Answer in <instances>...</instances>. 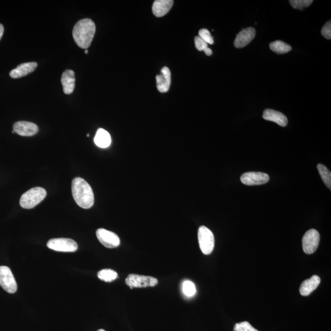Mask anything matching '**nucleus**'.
<instances>
[{"label":"nucleus","instance_id":"nucleus-1","mask_svg":"<svg viewBox=\"0 0 331 331\" xmlns=\"http://www.w3.org/2000/svg\"><path fill=\"white\" fill-rule=\"evenodd\" d=\"M96 26L92 20L84 19L78 21L74 27V40L80 48L86 49L90 46L95 36Z\"/></svg>","mask_w":331,"mask_h":331},{"label":"nucleus","instance_id":"nucleus-2","mask_svg":"<svg viewBox=\"0 0 331 331\" xmlns=\"http://www.w3.org/2000/svg\"><path fill=\"white\" fill-rule=\"evenodd\" d=\"M71 188L74 199L79 206L88 209L93 206L94 194L87 182L81 177L75 178Z\"/></svg>","mask_w":331,"mask_h":331},{"label":"nucleus","instance_id":"nucleus-3","mask_svg":"<svg viewBox=\"0 0 331 331\" xmlns=\"http://www.w3.org/2000/svg\"><path fill=\"white\" fill-rule=\"evenodd\" d=\"M46 195L47 192L43 188H33L22 195L20 205L24 209H33L43 201Z\"/></svg>","mask_w":331,"mask_h":331},{"label":"nucleus","instance_id":"nucleus-4","mask_svg":"<svg viewBox=\"0 0 331 331\" xmlns=\"http://www.w3.org/2000/svg\"><path fill=\"white\" fill-rule=\"evenodd\" d=\"M198 242L199 248L204 254H210L214 250L215 238L213 233L209 228L204 226L200 227L198 229Z\"/></svg>","mask_w":331,"mask_h":331},{"label":"nucleus","instance_id":"nucleus-5","mask_svg":"<svg viewBox=\"0 0 331 331\" xmlns=\"http://www.w3.org/2000/svg\"><path fill=\"white\" fill-rule=\"evenodd\" d=\"M126 284L131 289L134 288H145L148 286H156L159 282L157 279L153 276H139L132 274L125 280Z\"/></svg>","mask_w":331,"mask_h":331},{"label":"nucleus","instance_id":"nucleus-6","mask_svg":"<svg viewBox=\"0 0 331 331\" xmlns=\"http://www.w3.org/2000/svg\"><path fill=\"white\" fill-rule=\"evenodd\" d=\"M47 246L53 250L61 252H75L78 248V244L73 239L68 238L52 239Z\"/></svg>","mask_w":331,"mask_h":331},{"label":"nucleus","instance_id":"nucleus-7","mask_svg":"<svg viewBox=\"0 0 331 331\" xmlns=\"http://www.w3.org/2000/svg\"><path fill=\"white\" fill-rule=\"evenodd\" d=\"M0 286L7 293L12 294L16 292L17 282L8 267L0 266Z\"/></svg>","mask_w":331,"mask_h":331},{"label":"nucleus","instance_id":"nucleus-8","mask_svg":"<svg viewBox=\"0 0 331 331\" xmlns=\"http://www.w3.org/2000/svg\"><path fill=\"white\" fill-rule=\"evenodd\" d=\"M320 236L316 229H310L306 232L303 238V248L305 253L310 254L314 253L320 243Z\"/></svg>","mask_w":331,"mask_h":331},{"label":"nucleus","instance_id":"nucleus-9","mask_svg":"<svg viewBox=\"0 0 331 331\" xmlns=\"http://www.w3.org/2000/svg\"><path fill=\"white\" fill-rule=\"evenodd\" d=\"M96 236L101 244L108 248H114L120 246L119 237L112 231L100 228L96 231Z\"/></svg>","mask_w":331,"mask_h":331},{"label":"nucleus","instance_id":"nucleus-10","mask_svg":"<svg viewBox=\"0 0 331 331\" xmlns=\"http://www.w3.org/2000/svg\"><path fill=\"white\" fill-rule=\"evenodd\" d=\"M241 180L244 185L253 186L266 184L269 182V176L266 173L248 172L242 175Z\"/></svg>","mask_w":331,"mask_h":331},{"label":"nucleus","instance_id":"nucleus-11","mask_svg":"<svg viewBox=\"0 0 331 331\" xmlns=\"http://www.w3.org/2000/svg\"><path fill=\"white\" fill-rule=\"evenodd\" d=\"M13 130L22 137H32L38 132V126L27 121H19L14 123Z\"/></svg>","mask_w":331,"mask_h":331},{"label":"nucleus","instance_id":"nucleus-12","mask_svg":"<svg viewBox=\"0 0 331 331\" xmlns=\"http://www.w3.org/2000/svg\"><path fill=\"white\" fill-rule=\"evenodd\" d=\"M256 35L255 29L253 27H248L242 30L237 35L234 46L237 48H243L248 45L253 40Z\"/></svg>","mask_w":331,"mask_h":331},{"label":"nucleus","instance_id":"nucleus-13","mask_svg":"<svg viewBox=\"0 0 331 331\" xmlns=\"http://www.w3.org/2000/svg\"><path fill=\"white\" fill-rule=\"evenodd\" d=\"M158 90L161 93L167 92L171 83V73L167 67L162 68L161 74L156 77Z\"/></svg>","mask_w":331,"mask_h":331},{"label":"nucleus","instance_id":"nucleus-14","mask_svg":"<svg viewBox=\"0 0 331 331\" xmlns=\"http://www.w3.org/2000/svg\"><path fill=\"white\" fill-rule=\"evenodd\" d=\"M38 67L36 62H28L21 64L17 66V68L12 70L9 73L11 78L19 79L24 77L33 72Z\"/></svg>","mask_w":331,"mask_h":331},{"label":"nucleus","instance_id":"nucleus-15","mask_svg":"<svg viewBox=\"0 0 331 331\" xmlns=\"http://www.w3.org/2000/svg\"><path fill=\"white\" fill-rule=\"evenodd\" d=\"M75 74L73 71L67 70L64 71L61 78L63 92L66 95H70V94L73 93L75 88Z\"/></svg>","mask_w":331,"mask_h":331},{"label":"nucleus","instance_id":"nucleus-16","mask_svg":"<svg viewBox=\"0 0 331 331\" xmlns=\"http://www.w3.org/2000/svg\"><path fill=\"white\" fill-rule=\"evenodd\" d=\"M173 3L172 0H157L153 4V13L157 17L164 16L172 8Z\"/></svg>","mask_w":331,"mask_h":331},{"label":"nucleus","instance_id":"nucleus-17","mask_svg":"<svg viewBox=\"0 0 331 331\" xmlns=\"http://www.w3.org/2000/svg\"><path fill=\"white\" fill-rule=\"evenodd\" d=\"M320 282V276L316 275L303 281L300 288L301 295L303 296L310 295L319 286Z\"/></svg>","mask_w":331,"mask_h":331},{"label":"nucleus","instance_id":"nucleus-18","mask_svg":"<svg viewBox=\"0 0 331 331\" xmlns=\"http://www.w3.org/2000/svg\"><path fill=\"white\" fill-rule=\"evenodd\" d=\"M264 119L277 123L281 127H286L288 124V118L282 113L273 110H266L264 111Z\"/></svg>","mask_w":331,"mask_h":331},{"label":"nucleus","instance_id":"nucleus-19","mask_svg":"<svg viewBox=\"0 0 331 331\" xmlns=\"http://www.w3.org/2000/svg\"><path fill=\"white\" fill-rule=\"evenodd\" d=\"M94 141L98 147L105 149L110 146L112 140L110 133L107 131L100 128L96 133Z\"/></svg>","mask_w":331,"mask_h":331},{"label":"nucleus","instance_id":"nucleus-20","mask_svg":"<svg viewBox=\"0 0 331 331\" xmlns=\"http://www.w3.org/2000/svg\"><path fill=\"white\" fill-rule=\"evenodd\" d=\"M270 49L276 54H283L291 50V47L281 41H276L270 44Z\"/></svg>","mask_w":331,"mask_h":331},{"label":"nucleus","instance_id":"nucleus-21","mask_svg":"<svg viewBox=\"0 0 331 331\" xmlns=\"http://www.w3.org/2000/svg\"><path fill=\"white\" fill-rule=\"evenodd\" d=\"M98 277L106 282H111L118 277V274L112 269H103L98 272Z\"/></svg>","mask_w":331,"mask_h":331},{"label":"nucleus","instance_id":"nucleus-22","mask_svg":"<svg viewBox=\"0 0 331 331\" xmlns=\"http://www.w3.org/2000/svg\"><path fill=\"white\" fill-rule=\"evenodd\" d=\"M318 172L322 177L323 182L328 187V189H331V171L325 166L322 164L317 165Z\"/></svg>","mask_w":331,"mask_h":331},{"label":"nucleus","instance_id":"nucleus-23","mask_svg":"<svg viewBox=\"0 0 331 331\" xmlns=\"http://www.w3.org/2000/svg\"><path fill=\"white\" fill-rule=\"evenodd\" d=\"M182 291L187 297H193L196 293V286L192 281L185 280L182 283Z\"/></svg>","mask_w":331,"mask_h":331},{"label":"nucleus","instance_id":"nucleus-24","mask_svg":"<svg viewBox=\"0 0 331 331\" xmlns=\"http://www.w3.org/2000/svg\"><path fill=\"white\" fill-rule=\"evenodd\" d=\"M312 0H290V2L293 8L303 10L312 3Z\"/></svg>","mask_w":331,"mask_h":331},{"label":"nucleus","instance_id":"nucleus-25","mask_svg":"<svg viewBox=\"0 0 331 331\" xmlns=\"http://www.w3.org/2000/svg\"><path fill=\"white\" fill-rule=\"evenodd\" d=\"M234 331H258L248 322L237 323L234 326Z\"/></svg>","mask_w":331,"mask_h":331},{"label":"nucleus","instance_id":"nucleus-26","mask_svg":"<svg viewBox=\"0 0 331 331\" xmlns=\"http://www.w3.org/2000/svg\"><path fill=\"white\" fill-rule=\"evenodd\" d=\"M198 36L206 41L207 44H213L214 43V39L208 29L205 28L200 29Z\"/></svg>","mask_w":331,"mask_h":331},{"label":"nucleus","instance_id":"nucleus-27","mask_svg":"<svg viewBox=\"0 0 331 331\" xmlns=\"http://www.w3.org/2000/svg\"><path fill=\"white\" fill-rule=\"evenodd\" d=\"M194 43L196 48L199 51H204L205 49L208 48V44L199 36L195 37Z\"/></svg>","mask_w":331,"mask_h":331},{"label":"nucleus","instance_id":"nucleus-28","mask_svg":"<svg viewBox=\"0 0 331 331\" xmlns=\"http://www.w3.org/2000/svg\"><path fill=\"white\" fill-rule=\"evenodd\" d=\"M322 34L325 38L331 39V21L328 22L325 26H323L322 29Z\"/></svg>","mask_w":331,"mask_h":331},{"label":"nucleus","instance_id":"nucleus-29","mask_svg":"<svg viewBox=\"0 0 331 331\" xmlns=\"http://www.w3.org/2000/svg\"><path fill=\"white\" fill-rule=\"evenodd\" d=\"M205 54H206L207 56H211L212 54V51L211 49L207 48L204 51Z\"/></svg>","mask_w":331,"mask_h":331},{"label":"nucleus","instance_id":"nucleus-30","mask_svg":"<svg viewBox=\"0 0 331 331\" xmlns=\"http://www.w3.org/2000/svg\"><path fill=\"white\" fill-rule=\"evenodd\" d=\"M3 33L4 27L2 24H0V40H1L2 35H3Z\"/></svg>","mask_w":331,"mask_h":331},{"label":"nucleus","instance_id":"nucleus-31","mask_svg":"<svg viewBox=\"0 0 331 331\" xmlns=\"http://www.w3.org/2000/svg\"><path fill=\"white\" fill-rule=\"evenodd\" d=\"M88 50H86V51H85V54H88Z\"/></svg>","mask_w":331,"mask_h":331},{"label":"nucleus","instance_id":"nucleus-32","mask_svg":"<svg viewBox=\"0 0 331 331\" xmlns=\"http://www.w3.org/2000/svg\"><path fill=\"white\" fill-rule=\"evenodd\" d=\"M97 331H105V330H102V329H101V330H99Z\"/></svg>","mask_w":331,"mask_h":331},{"label":"nucleus","instance_id":"nucleus-33","mask_svg":"<svg viewBox=\"0 0 331 331\" xmlns=\"http://www.w3.org/2000/svg\"><path fill=\"white\" fill-rule=\"evenodd\" d=\"M12 133H15L14 131L13 130L12 131Z\"/></svg>","mask_w":331,"mask_h":331}]
</instances>
